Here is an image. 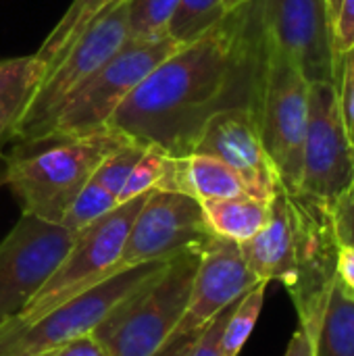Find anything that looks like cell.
I'll list each match as a JSON object with an SVG mask.
<instances>
[{
    "mask_svg": "<svg viewBox=\"0 0 354 356\" xmlns=\"http://www.w3.org/2000/svg\"><path fill=\"white\" fill-rule=\"evenodd\" d=\"M117 204H119V200L115 194H111L98 181L90 179L81 188V192L75 196V200L69 207V211L65 213L61 225L73 234H79L81 229H86L88 225H92L94 221H98L100 217L111 213Z\"/></svg>",
    "mask_w": 354,
    "mask_h": 356,
    "instance_id": "cell-23",
    "label": "cell"
},
{
    "mask_svg": "<svg viewBox=\"0 0 354 356\" xmlns=\"http://www.w3.org/2000/svg\"><path fill=\"white\" fill-rule=\"evenodd\" d=\"M0 161H2V152H0ZM0 184H4V169L0 171Z\"/></svg>",
    "mask_w": 354,
    "mask_h": 356,
    "instance_id": "cell-37",
    "label": "cell"
},
{
    "mask_svg": "<svg viewBox=\"0 0 354 356\" xmlns=\"http://www.w3.org/2000/svg\"><path fill=\"white\" fill-rule=\"evenodd\" d=\"M148 192L131 200L119 202L111 213L75 234V242L69 248L61 267L35 294V298L8 323L0 327V334L17 332L35 323L69 296L98 284L119 269V257L125 246L127 234L136 215L140 213Z\"/></svg>",
    "mask_w": 354,
    "mask_h": 356,
    "instance_id": "cell-5",
    "label": "cell"
},
{
    "mask_svg": "<svg viewBox=\"0 0 354 356\" xmlns=\"http://www.w3.org/2000/svg\"><path fill=\"white\" fill-rule=\"evenodd\" d=\"M192 154L215 156L232 167L255 198L271 200L280 188L275 169L263 148L252 106H232L215 113L204 123Z\"/></svg>",
    "mask_w": 354,
    "mask_h": 356,
    "instance_id": "cell-14",
    "label": "cell"
},
{
    "mask_svg": "<svg viewBox=\"0 0 354 356\" xmlns=\"http://www.w3.org/2000/svg\"><path fill=\"white\" fill-rule=\"evenodd\" d=\"M200 250H186L131 292L92 332L111 356H154L182 323Z\"/></svg>",
    "mask_w": 354,
    "mask_h": 356,
    "instance_id": "cell-3",
    "label": "cell"
},
{
    "mask_svg": "<svg viewBox=\"0 0 354 356\" xmlns=\"http://www.w3.org/2000/svg\"><path fill=\"white\" fill-rule=\"evenodd\" d=\"M338 282L354 294V246H340L338 252V269H336Z\"/></svg>",
    "mask_w": 354,
    "mask_h": 356,
    "instance_id": "cell-33",
    "label": "cell"
},
{
    "mask_svg": "<svg viewBox=\"0 0 354 356\" xmlns=\"http://www.w3.org/2000/svg\"><path fill=\"white\" fill-rule=\"evenodd\" d=\"M225 15L227 10L221 0H179L167 25V35L177 46L190 44L213 29Z\"/></svg>",
    "mask_w": 354,
    "mask_h": 356,
    "instance_id": "cell-21",
    "label": "cell"
},
{
    "mask_svg": "<svg viewBox=\"0 0 354 356\" xmlns=\"http://www.w3.org/2000/svg\"><path fill=\"white\" fill-rule=\"evenodd\" d=\"M353 184L354 146L342 119L338 88L311 83L298 194L334 204Z\"/></svg>",
    "mask_w": 354,
    "mask_h": 356,
    "instance_id": "cell-12",
    "label": "cell"
},
{
    "mask_svg": "<svg viewBox=\"0 0 354 356\" xmlns=\"http://www.w3.org/2000/svg\"><path fill=\"white\" fill-rule=\"evenodd\" d=\"M165 265L167 261H154L119 269L98 284L69 296L35 323L17 332L0 334V356H40L79 336L92 334L117 305L156 275Z\"/></svg>",
    "mask_w": 354,
    "mask_h": 356,
    "instance_id": "cell-7",
    "label": "cell"
},
{
    "mask_svg": "<svg viewBox=\"0 0 354 356\" xmlns=\"http://www.w3.org/2000/svg\"><path fill=\"white\" fill-rule=\"evenodd\" d=\"M261 63L252 0L161 60L115 111L108 129L167 156H188L215 113L255 106Z\"/></svg>",
    "mask_w": 354,
    "mask_h": 356,
    "instance_id": "cell-1",
    "label": "cell"
},
{
    "mask_svg": "<svg viewBox=\"0 0 354 356\" xmlns=\"http://www.w3.org/2000/svg\"><path fill=\"white\" fill-rule=\"evenodd\" d=\"M311 81L280 50L263 42V63L255 98V115L263 148L275 169L280 188L298 194L303 148L309 125Z\"/></svg>",
    "mask_w": 354,
    "mask_h": 356,
    "instance_id": "cell-4",
    "label": "cell"
},
{
    "mask_svg": "<svg viewBox=\"0 0 354 356\" xmlns=\"http://www.w3.org/2000/svg\"><path fill=\"white\" fill-rule=\"evenodd\" d=\"M221 2H223L225 10L230 13V10H236V8H240V6H244V4H248L252 0H221Z\"/></svg>",
    "mask_w": 354,
    "mask_h": 356,
    "instance_id": "cell-35",
    "label": "cell"
},
{
    "mask_svg": "<svg viewBox=\"0 0 354 356\" xmlns=\"http://www.w3.org/2000/svg\"><path fill=\"white\" fill-rule=\"evenodd\" d=\"M238 300L234 305H230L227 309H223L219 315H215L200 332L198 340L194 342L192 346V353L190 356H223L221 350V340H223V332H225V325H227V319L232 315V311L236 309Z\"/></svg>",
    "mask_w": 354,
    "mask_h": 356,
    "instance_id": "cell-28",
    "label": "cell"
},
{
    "mask_svg": "<svg viewBox=\"0 0 354 356\" xmlns=\"http://www.w3.org/2000/svg\"><path fill=\"white\" fill-rule=\"evenodd\" d=\"M17 356H31V355H17Z\"/></svg>",
    "mask_w": 354,
    "mask_h": 356,
    "instance_id": "cell-38",
    "label": "cell"
},
{
    "mask_svg": "<svg viewBox=\"0 0 354 356\" xmlns=\"http://www.w3.org/2000/svg\"><path fill=\"white\" fill-rule=\"evenodd\" d=\"M127 0H123L98 15L46 73L17 127L15 138L27 140L40 136L61 104L81 88L86 79H90L127 42Z\"/></svg>",
    "mask_w": 354,
    "mask_h": 356,
    "instance_id": "cell-9",
    "label": "cell"
},
{
    "mask_svg": "<svg viewBox=\"0 0 354 356\" xmlns=\"http://www.w3.org/2000/svg\"><path fill=\"white\" fill-rule=\"evenodd\" d=\"M284 356H315V344L303 327H298L290 338V344Z\"/></svg>",
    "mask_w": 354,
    "mask_h": 356,
    "instance_id": "cell-34",
    "label": "cell"
},
{
    "mask_svg": "<svg viewBox=\"0 0 354 356\" xmlns=\"http://www.w3.org/2000/svg\"><path fill=\"white\" fill-rule=\"evenodd\" d=\"M261 38L286 54L311 83L338 86L334 17L328 0H257Z\"/></svg>",
    "mask_w": 354,
    "mask_h": 356,
    "instance_id": "cell-11",
    "label": "cell"
},
{
    "mask_svg": "<svg viewBox=\"0 0 354 356\" xmlns=\"http://www.w3.org/2000/svg\"><path fill=\"white\" fill-rule=\"evenodd\" d=\"M165 159H167V154H163L154 148H146L142 159L131 169V173H129V177H127V181L119 194V202H125V200L142 196L150 190H156V186L163 177Z\"/></svg>",
    "mask_w": 354,
    "mask_h": 356,
    "instance_id": "cell-26",
    "label": "cell"
},
{
    "mask_svg": "<svg viewBox=\"0 0 354 356\" xmlns=\"http://www.w3.org/2000/svg\"><path fill=\"white\" fill-rule=\"evenodd\" d=\"M213 236L200 200L182 192L150 190L131 223L119 267L169 261L202 248Z\"/></svg>",
    "mask_w": 354,
    "mask_h": 356,
    "instance_id": "cell-13",
    "label": "cell"
},
{
    "mask_svg": "<svg viewBox=\"0 0 354 356\" xmlns=\"http://www.w3.org/2000/svg\"><path fill=\"white\" fill-rule=\"evenodd\" d=\"M330 209L340 242L354 246V186H351L334 204H330Z\"/></svg>",
    "mask_w": 354,
    "mask_h": 356,
    "instance_id": "cell-30",
    "label": "cell"
},
{
    "mask_svg": "<svg viewBox=\"0 0 354 356\" xmlns=\"http://www.w3.org/2000/svg\"><path fill=\"white\" fill-rule=\"evenodd\" d=\"M202 330H194V332H184V334H173L163 348L154 356H190L194 342L198 340Z\"/></svg>",
    "mask_w": 354,
    "mask_h": 356,
    "instance_id": "cell-32",
    "label": "cell"
},
{
    "mask_svg": "<svg viewBox=\"0 0 354 356\" xmlns=\"http://www.w3.org/2000/svg\"><path fill=\"white\" fill-rule=\"evenodd\" d=\"M123 0H73L61 21L42 42L35 56L46 65V73L58 63V58L69 50V46L86 31V27L104 10Z\"/></svg>",
    "mask_w": 354,
    "mask_h": 356,
    "instance_id": "cell-20",
    "label": "cell"
},
{
    "mask_svg": "<svg viewBox=\"0 0 354 356\" xmlns=\"http://www.w3.org/2000/svg\"><path fill=\"white\" fill-rule=\"evenodd\" d=\"M44 77L46 65L35 54L0 60V144L15 138Z\"/></svg>",
    "mask_w": 354,
    "mask_h": 356,
    "instance_id": "cell-17",
    "label": "cell"
},
{
    "mask_svg": "<svg viewBox=\"0 0 354 356\" xmlns=\"http://www.w3.org/2000/svg\"><path fill=\"white\" fill-rule=\"evenodd\" d=\"M330 2V10H332V17L336 19V13H338V6H340V0H328Z\"/></svg>",
    "mask_w": 354,
    "mask_h": 356,
    "instance_id": "cell-36",
    "label": "cell"
},
{
    "mask_svg": "<svg viewBox=\"0 0 354 356\" xmlns=\"http://www.w3.org/2000/svg\"><path fill=\"white\" fill-rule=\"evenodd\" d=\"M144 152H146V146L136 144L131 140L123 142L121 146H117L113 152H108L102 159V163L94 171L92 179L98 181L102 188H106L111 194H115L117 200H119V194H121L131 169L136 167V163L142 159Z\"/></svg>",
    "mask_w": 354,
    "mask_h": 356,
    "instance_id": "cell-25",
    "label": "cell"
},
{
    "mask_svg": "<svg viewBox=\"0 0 354 356\" xmlns=\"http://www.w3.org/2000/svg\"><path fill=\"white\" fill-rule=\"evenodd\" d=\"M354 48V0H340L334 19V56L338 73L342 75L344 60ZM340 81V79H338Z\"/></svg>",
    "mask_w": 354,
    "mask_h": 356,
    "instance_id": "cell-27",
    "label": "cell"
},
{
    "mask_svg": "<svg viewBox=\"0 0 354 356\" xmlns=\"http://www.w3.org/2000/svg\"><path fill=\"white\" fill-rule=\"evenodd\" d=\"M175 48L177 44L169 35L152 40L127 38V42L61 104L40 136H88L106 129L123 100Z\"/></svg>",
    "mask_w": 354,
    "mask_h": 356,
    "instance_id": "cell-6",
    "label": "cell"
},
{
    "mask_svg": "<svg viewBox=\"0 0 354 356\" xmlns=\"http://www.w3.org/2000/svg\"><path fill=\"white\" fill-rule=\"evenodd\" d=\"M269 202L255 196L223 200H202V211L211 232L219 238L244 244L255 238L269 219Z\"/></svg>",
    "mask_w": 354,
    "mask_h": 356,
    "instance_id": "cell-18",
    "label": "cell"
},
{
    "mask_svg": "<svg viewBox=\"0 0 354 356\" xmlns=\"http://www.w3.org/2000/svg\"><path fill=\"white\" fill-rule=\"evenodd\" d=\"M353 186H354V184H353Z\"/></svg>",
    "mask_w": 354,
    "mask_h": 356,
    "instance_id": "cell-39",
    "label": "cell"
},
{
    "mask_svg": "<svg viewBox=\"0 0 354 356\" xmlns=\"http://www.w3.org/2000/svg\"><path fill=\"white\" fill-rule=\"evenodd\" d=\"M40 356H111L104 346L94 338V334H86V336H79L71 342H65L48 353Z\"/></svg>",
    "mask_w": 354,
    "mask_h": 356,
    "instance_id": "cell-31",
    "label": "cell"
},
{
    "mask_svg": "<svg viewBox=\"0 0 354 356\" xmlns=\"http://www.w3.org/2000/svg\"><path fill=\"white\" fill-rule=\"evenodd\" d=\"M315 356H354V294L338 277L315 340Z\"/></svg>",
    "mask_w": 354,
    "mask_h": 356,
    "instance_id": "cell-19",
    "label": "cell"
},
{
    "mask_svg": "<svg viewBox=\"0 0 354 356\" xmlns=\"http://www.w3.org/2000/svg\"><path fill=\"white\" fill-rule=\"evenodd\" d=\"M296 244V211L294 198L277 188L269 202V219L265 227L240 244L248 269L259 282H280L284 288L292 277Z\"/></svg>",
    "mask_w": 354,
    "mask_h": 356,
    "instance_id": "cell-16",
    "label": "cell"
},
{
    "mask_svg": "<svg viewBox=\"0 0 354 356\" xmlns=\"http://www.w3.org/2000/svg\"><path fill=\"white\" fill-rule=\"evenodd\" d=\"M338 100H340V111L342 119L348 131V138L354 146V48L344 60V69L338 81Z\"/></svg>",
    "mask_w": 354,
    "mask_h": 356,
    "instance_id": "cell-29",
    "label": "cell"
},
{
    "mask_svg": "<svg viewBox=\"0 0 354 356\" xmlns=\"http://www.w3.org/2000/svg\"><path fill=\"white\" fill-rule=\"evenodd\" d=\"M75 234L23 215L0 242V327L15 319L65 261Z\"/></svg>",
    "mask_w": 354,
    "mask_h": 356,
    "instance_id": "cell-10",
    "label": "cell"
},
{
    "mask_svg": "<svg viewBox=\"0 0 354 356\" xmlns=\"http://www.w3.org/2000/svg\"><path fill=\"white\" fill-rule=\"evenodd\" d=\"M296 211V244L292 277L286 286L298 315V327L317 340L328 300L336 282L340 238L330 204L305 194H292Z\"/></svg>",
    "mask_w": 354,
    "mask_h": 356,
    "instance_id": "cell-8",
    "label": "cell"
},
{
    "mask_svg": "<svg viewBox=\"0 0 354 356\" xmlns=\"http://www.w3.org/2000/svg\"><path fill=\"white\" fill-rule=\"evenodd\" d=\"M259 280L248 269L240 244L213 236L200 250L188 311L173 334L202 330L215 315L240 300Z\"/></svg>",
    "mask_w": 354,
    "mask_h": 356,
    "instance_id": "cell-15",
    "label": "cell"
},
{
    "mask_svg": "<svg viewBox=\"0 0 354 356\" xmlns=\"http://www.w3.org/2000/svg\"><path fill=\"white\" fill-rule=\"evenodd\" d=\"M179 0H127L129 38H165Z\"/></svg>",
    "mask_w": 354,
    "mask_h": 356,
    "instance_id": "cell-24",
    "label": "cell"
},
{
    "mask_svg": "<svg viewBox=\"0 0 354 356\" xmlns=\"http://www.w3.org/2000/svg\"><path fill=\"white\" fill-rule=\"evenodd\" d=\"M123 142L127 138L108 127L88 136L44 134L19 140L4 159V184L23 215L61 223L102 159Z\"/></svg>",
    "mask_w": 354,
    "mask_h": 356,
    "instance_id": "cell-2",
    "label": "cell"
},
{
    "mask_svg": "<svg viewBox=\"0 0 354 356\" xmlns=\"http://www.w3.org/2000/svg\"><path fill=\"white\" fill-rule=\"evenodd\" d=\"M269 282H259L255 288H250L236 305V309L232 311L225 332H223V340H221V350L223 356H240L244 344L248 342L259 315L263 311V302H265V290H267Z\"/></svg>",
    "mask_w": 354,
    "mask_h": 356,
    "instance_id": "cell-22",
    "label": "cell"
}]
</instances>
